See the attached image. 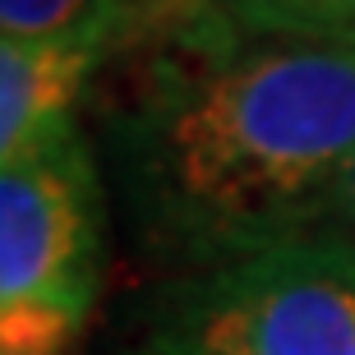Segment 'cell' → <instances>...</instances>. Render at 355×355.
<instances>
[{
    "mask_svg": "<svg viewBox=\"0 0 355 355\" xmlns=\"http://www.w3.org/2000/svg\"><path fill=\"white\" fill-rule=\"evenodd\" d=\"M116 153L139 226L184 263L323 231L355 162V46L240 33L148 55Z\"/></svg>",
    "mask_w": 355,
    "mask_h": 355,
    "instance_id": "6da1fadb",
    "label": "cell"
},
{
    "mask_svg": "<svg viewBox=\"0 0 355 355\" xmlns=\"http://www.w3.org/2000/svg\"><path fill=\"white\" fill-rule=\"evenodd\" d=\"M148 342L171 355H355V245L309 231L198 268Z\"/></svg>",
    "mask_w": 355,
    "mask_h": 355,
    "instance_id": "7a4b0ae2",
    "label": "cell"
},
{
    "mask_svg": "<svg viewBox=\"0 0 355 355\" xmlns=\"http://www.w3.org/2000/svg\"><path fill=\"white\" fill-rule=\"evenodd\" d=\"M102 286V175L79 120L60 116L0 171V309L88 318Z\"/></svg>",
    "mask_w": 355,
    "mask_h": 355,
    "instance_id": "3957f363",
    "label": "cell"
},
{
    "mask_svg": "<svg viewBox=\"0 0 355 355\" xmlns=\"http://www.w3.org/2000/svg\"><path fill=\"white\" fill-rule=\"evenodd\" d=\"M102 60L60 46L0 37V171L60 116H74V102Z\"/></svg>",
    "mask_w": 355,
    "mask_h": 355,
    "instance_id": "277c9868",
    "label": "cell"
},
{
    "mask_svg": "<svg viewBox=\"0 0 355 355\" xmlns=\"http://www.w3.org/2000/svg\"><path fill=\"white\" fill-rule=\"evenodd\" d=\"M120 28V51L134 55H171L203 51L240 37L222 0H106Z\"/></svg>",
    "mask_w": 355,
    "mask_h": 355,
    "instance_id": "5b68a950",
    "label": "cell"
},
{
    "mask_svg": "<svg viewBox=\"0 0 355 355\" xmlns=\"http://www.w3.org/2000/svg\"><path fill=\"white\" fill-rule=\"evenodd\" d=\"M0 37L60 46L92 60L120 51V28L106 0H0Z\"/></svg>",
    "mask_w": 355,
    "mask_h": 355,
    "instance_id": "8992f818",
    "label": "cell"
},
{
    "mask_svg": "<svg viewBox=\"0 0 355 355\" xmlns=\"http://www.w3.org/2000/svg\"><path fill=\"white\" fill-rule=\"evenodd\" d=\"M222 10L240 33L355 46V0H222Z\"/></svg>",
    "mask_w": 355,
    "mask_h": 355,
    "instance_id": "52a82bcc",
    "label": "cell"
},
{
    "mask_svg": "<svg viewBox=\"0 0 355 355\" xmlns=\"http://www.w3.org/2000/svg\"><path fill=\"white\" fill-rule=\"evenodd\" d=\"M83 318L42 304H14L0 309V355H65L79 337Z\"/></svg>",
    "mask_w": 355,
    "mask_h": 355,
    "instance_id": "ba28073f",
    "label": "cell"
},
{
    "mask_svg": "<svg viewBox=\"0 0 355 355\" xmlns=\"http://www.w3.org/2000/svg\"><path fill=\"white\" fill-rule=\"evenodd\" d=\"M323 231L342 236L346 245H355V162H351V171H346V184H342V194H337V203H332V217Z\"/></svg>",
    "mask_w": 355,
    "mask_h": 355,
    "instance_id": "9c48e42d",
    "label": "cell"
},
{
    "mask_svg": "<svg viewBox=\"0 0 355 355\" xmlns=\"http://www.w3.org/2000/svg\"><path fill=\"white\" fill-rule=\"evenodd\" d=\"M139 355H171V351H162V346H153V342H144V346H139Z\"/></svg>",
    "mask_w": 355,
    "mask_h": 355,
    "instance_id": "30bf717a",
    "label": "cell"
}]
</instances>
